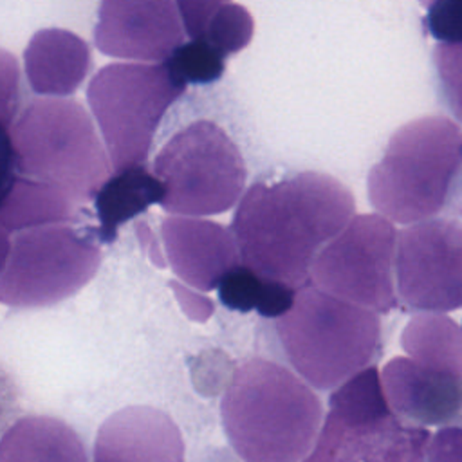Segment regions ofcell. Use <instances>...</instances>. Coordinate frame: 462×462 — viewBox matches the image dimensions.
I'll list each match as a JSON object with an SVG mask.
<instances>
[{
	"mask_svg": "<svg viewBox=\"0 0 462 462\" xmlns=\"http://www.w3.org/2000/svg\"><path fill=\"white\" fill-rule=\"evenodd\" d=\"M354 211L356 200L341 180L321 171H300L274 182H254L238 200L229 231L242 265L300 289L318 251Z\"/></svg>",
	"mask_w": 462,
	"mask_h": 462,
	"instance_id": "6da1fadb",
	"label": "cell"
},
{
	"mask_svg": "<svg viewBox=\"0 0 462 462\" xmlns=\"http://www.w3.org/2000/svg\"><path fill=\"white\" fill-rule=\"evenodd\" d=\"M220 417L244 462H301L321 428L323 404L289 368L253 357L235 370Z\"/></svg>",
	"mask_w": 462,
	"mask_h": 462,
	"instance_id": "7a4b0ae2",
	"label": "cell"
},
{
	"mask_svg": "<svg viewBox=\"0 0 462 462\" xmlns=\"http://www.w3.org/2000/svg\"><path fill=\"white\" fill-rule=\"evenodd\" d=\"M374 209L397 224L439 217L462 193V128L440 116L397 128L366 177Z\"/></svg>",
	"mask_w": 462,
	"mask_h": 462,
	"instance_id": "3957f363",
	"label": "cell"
},
{
	"mask_svg": "<svg viewBox=\"0 0 462 462\" xmlns=\"http://www.w3.org/2000/svg\"><path fill=\"white\" fill-rule=\"evenodd\" d=\"M274 328L289 365L316 390H334L370 366L381 346L377 312L312 283L296 291Z\"/></svg>",
	"mask_w": 462,
	"mask_h": 462,
	"instance_id": "277c9868",
	"label": "cell"
},
{
	"mask_svg": "<svg viewBox=\"0 0 462 462\" xmlns=\"http://www.w3.org/2000/svg\"><path fill=\"white\" fill-rule=\"evenodd\" d=\"M9 135L18 175L51 184L76 204L94 200L112 173L94 123L76 101L34 99Z\"/></svg>",
	"mask_w": 462,
	"mask_h": 462,
	"instance_id": "5b68a950",
	"label": "cell"
},
{
	"mask_svg": "<svg viewBox=\"0 0 462 462\" xmlns=\"http://www.w3.org/2000/svg\"><path fill=\"white\" fill-rule=\"evenodd\" d=\"M431 433L397 417L374 365L334 388L318 437L301 462H424Z\"/></svg>",
	"mask_w": 462,
	"mask_h": 462,
	"instance_id": "8992f818",
	"label": "cell"
},
{
	"mask_svg": "<svg viewBox=\"0 0 462 462\" xmlns=\"http://www.w3.org/2000/svg\"><path fill=\"white\" fill-rule=\"evenodd\" d=\"M186 87L164 61L110 63L96 72L87 97L112 173L146 164L159 123Z\"/></svg>",
	"mask_w": 462,
	"mask_h": 462,
	"instance_id": "52a82bcc",
	"label": "cell"
},
{
	"mask_svg": "<svg viewBox=\"0 0 462 462\" xmlns=\"http://www.w3.org/2000/svg\"><path fill=\"white\" fill-rule=\"evenodd\" d=\"M162 184L161 208L170 215L206 217L240 200L247 168L238 146L213 121L200 119L159 150L152 166Z\"/></svg>",
	"mask_w": 462,
	"mask_h": 462,
	"instance_id": "ba28073f",
	"label": "cell"
},
{
	"mask_svg": "<svg viewBox=\"0 0 462 462\" xmlns=\"http://www.w3.org/2000/svg\"><path fill=\"white\" fill-rule=\"evenodd\" d=\"M99 263L96 229L65 222L16 231L0 274V301L16 309L54 305L83 289Z\"/></svg>",
	"mask_w": 462,
	"mask_h": 462,
	"instance_id": "9c48e42d",
	"label": "cell"
},
{
	"mask_svg": "<svg viewBox=\"0 0 462 462\" xmlns=\"http://www.w3.org/2000/svg\"><path fill=\"white\" fill-rule=\"evenodd\" d=\"M395 240L397 231L386 217L354 215L318 251L310 283L345 301L388 314L397 305Z\"/></svg>",
	"mask_w": 462,
	"mask_h": 462,
	"instance_id": "30bf717a",
	"label": "cell"
},
{
	"mask_svg": "<svg viewBox=\"0 0 462 462\" xmlns=\"http://www.w3.org/2000/svg\"><path fill=\"white\" fill-rule=\"evenodd\" d=\"M395 294L406 309L449 312L462 307V220L433 217L397 233Z\"/></svg>",
	"mask_w": 462,
	"mask_h": 462,
	"instance_id": "8fae6325",
	"label": "cell"
},
{
	"mask_svg": "<svg viewBox=\"0 0 462 462\" xmlns=\"http://www.w3.org/2000/svg\"><path fill=\"white\" fill-rule=\"evenodd\" d=\"M96 47L114 58L161 63L184 43L175 0H101Z\"/></svg>",
	"mask_w": 462,
	"mask_h": 462,
	"instance_id": "7c38bea8",
	"label": "cell"
},
{
	"mask_svg": "<svg viewBox=\"0 0 462 462\" xmlns=\"http://www.w3.org/2000/svg\"><path fill=\"white\" fill-rule=\"evenodd\" d=\"M392 411L417 426H449L462 413V377L424 366L411 357H392L381 370Z\"/></svg>",
	"mask_w": 462,
	"mask_h": 462,
	"instance_id": "4fadbf2b",
	"label": "cell"
},
{
	"mask_svg": "<svg viewBox=\"0 0 462 462\" xmlns=\"http://www.w3.org/2000/svg\"><path fill=\"white\" fill-rule=\"evenodd\" d=\"M164 254L173 273L189 287L213 291L240 263L235 238L218 222L171 215L161 224Z\"/></svg>",
	"mask_w": 462,
	"mask_h": 462,
	"instance_id": "5bb4252c",
	"label": "cell"
},
{
	"mask_svg": "<svg viewBox=\"0 0 462 462\" xmlns=\"http://www.w3.org/2000/svg\"><path fill=\"white\" fill-rule=\"evenodd\" d=\"M94 462H184L175 420L153 406H126L97 430Z\"/></svg>",
	"mask_w": 462,
	"mask_h": 462,
	"instance_id": "9a60e30c",
	"label": "cell"
},
{
	"mask_svg": "<svg viewBox=\"0 0 462 462\" xmlns=\"http://www.w3.org/2000/svg\"><path fill=\"white\" fill-rule=\"evenodd\" d=\"M31 88L42 96H70L92 69L87 42L65 29L34 32L23 52Z\"/></svg>",
	"mask_w": 462,
	"mask_h": 462,
	"instance_id": "2e32d148",
	"label": "cell"
},
{
	"mask_svg": "<svg viewBox=\"0 0 462 462\" xmlns=\"http://www.w3.org/2000/svg\"><path fill=\"white\" fill-rule=\"evenodd\" d=\"M0 462H88L72 426L49 415L16 419L0 437Z\"/></svg>",
	"mask_w": 462,
	"mask_h": 462,
	"instance_id": "e0dca14e",
	"label": "cell"
},
{
	"mask_svg": "<svg viewBox=\"0 0 462 462\" xmlns=\"http://www.w3.org/2000/svg\"><path fill=\"white\" fill-rule=\"evenodd\" d=\"M162 199V184L146 164L114 171L94 197L99 220L97 236L112 242L123 224L146 211Z\"/></svg>",
	"mask_w": 462,
	"mask_h": 462,
	"instance_id": "ac0fdd59",
	"label": "cell"
},
{
	"mask_svg": "<svg viewBox=\"0 0 462 462\" xmlns=\"http://www.w3.org/2000/svg\"><path fill=\"white\" fill-rule=\"evenodd\" d=\"M74 218L76 202L67 193L23 175H16L0 199V226L9 233Z\"/></svg>",
	"mask_w": 462,
	"mask_h": 462,
	"instance_id": "d6986e66",
	"label": "cell"
},
{
	"mask_svg": "<svg viewBox=\"0 0 462 462\" xmlns=\"http://www.w3.org/2000/svg\"><path fill=\"white\" fill-rule=\"evenodd\" d=\"M401 346L413 361L462 377V328L442 312H417L401 334Z\"/></svg>",
	"mask_w": 462,
	"mask_h": 462,
	"instance_id": "ffe728a7",
	"label": "cell"
},
{
	"mask_svg": "<svg viewBox=\"0 0 462 462\" xmlns=\"http://www.w3.org/2000/svg\"><path fill=\"white\" fill-rule=\"evenodd\" d=\"M217 289L220 301L227 309L240 312L256 310L260 316L274 319L292 305L298 291L291 285L267 280L242 263L227 271Z\"/></svg>",
	"mask_w": 462,
	"mask_h": 462,
	"instance_id": "44dd1931",
	"label": "cell"
},
{
	"mask_svg": "<svg viewBox=\"0 0 462 462\" xmlns=\"http://www.w3.org/2000/svg\"><path fill=\"white\" fill-rule=\"evenodd\" d=\"M254 22L251 13L240 4H226L209 22L206 32L197 38L206 42L224 58L247 47L253 38Z\"/></svg>",
	"mask_w": 462,
	"mask_h": 462,
	"instance_id": "7402d4cb",
	"label": "cell"
},
{
	"mask_svg": "<svg viewBox=\"0 0 462 462\" xmlns=\"http://www.w3.org/2000/svg\"><path fill=\"white\" fill-rule=\"evenodd\" d=\"M164 63L186 85L211 83L222 76L226 58L206 42L189 40L188 43L179 45Z\"/></svg>",
	"mask_w": 462,
	"mask_h": 462,
	"instance_id": "603a6c76",
	"label": "cell"
},
{
	"mask_svg": "<svg viewBox=\"0 0 462 462\" xmlns=\"http://www.w3.org/2000/svg\"><path fill=\"white\" fill-rule=\"evenodd\" d=\"M433 61L442 85V94L451 112L462 121V42L437 43Z\"/></svg>",
	"mask_w": 462,
	"mask_h": 462,
	"instance_id": "cb8c5ba5",
	"label": "cell"
},
{
	"mask_svg": "<svg viewBox=\"0 0 462 462\" xmlns=\"http://www.w3.org/2000/svg\"><path fill=\"white\" fill-rule=\"evenodd\" d=\"M426 9V27L439 43L462 42V0H433Z\"/></svg>",
	"mask_w": 462,
	"mask_h": 462,
	"instance_id": "d4e9b609",
	"label": "cell"
},
{
	"mask_svg": "<svg viewBox=\"0 0 462 462\" xmlns=\"http://www.w3.org/2000/svg\"><path fill=\"white\" fill-rule=\"evenodd\" d=\"M20 106V65L18 60L0 47V126L9 128Z\"/></svg>",
	"mask_w": 462,
	"mask_h": 462,
	"instance_id": "484cf974",
	"label": "cell"
},
{
	"mask_svg": "<svg viewBox=\"0 0 462 462\" xmlns=\"http://www.w3.org/2000/svg\"><path fill=\"white\" fill-rule=\"evenodd\" d=\"M231 0H175L184 34L189 40L200 38L213 16Z\"/></svg>",
	"mask_w": 462,
	"mask_h": 462,
	"instance_id": "4316f807",
	"label": "cell"
},
{
	"mask_svg": "<svg viewBox=\"0 0 462 462\" xmlns=\"http://www.w3.org/2000/svg\"><path fill=\"white\" fill-rule=\"evenodd\" d=\"M424 462H462V428L440 426L430 437Z\"/></svg>",
	"mask_w": 462,
	"mask_h": 462,
	"instance_id": "83f0119b",
	"label": "cell"
},
{
	"mask_svg": "<svg viewBox=\"0 0 462 462\" xmlns=\"http://www.w3.org/2000/svg\"><path fill=\"white\" fill-rule=\"evenodd\" d=\"M18 171H16V161H14V150L11 144L9 128L0 126V199L9 189Z\"/></svg>",
	"mask_w": 462,
	"mask_h": 462,
	"instance_id": "f1b7e54d",
	"label": "cell"
},
{
	"mask_svg": "<svg viewBox=\"0 0 462 462\" xmlns=\"http://www.w3.org/2000/svg\"><path fill=\"white\" fill-rule=\"evenodd\" d=\"M13 404H14V397H13L11 383L5 377V374L0 370V433L13 413Z\"/></svg>",
	"mask_w": 462,
	"mask_h": 462,
	"instance_id": "f546056e",
	"label": "cell"
},
{
	"mask_svg": "<svg viewBox=\"0 0 462 462\" xmlns=\"http://www.w3.org/2000/svg\"><path fill=\"white\" fill-rule=\"evenodd\" d=\"M9 231H5L2 226H0V274L5 267V262H7V256H9V249H11V238H9Z\"/></svg>",
	"mask_w": 462,
	"mask_h": 462,
	"instance_id": "4dcf8cb0",
	"label": "cell"
}]
</instances>
